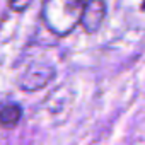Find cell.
<instances>
[{"instance_id": "cell-1", "label": "cell", "mask_w": 145, "mask_h": 145, "mask_svg": "<svg viewBox=\"0 0 145 145\" xmlns=\"http://www.w3.org/2000/svg\"><path fill=\"white\" fill-rule=\"evenodd\" d=\"M87 0H44L41 17L56 36H67L80 24Z\"/></svg>"}, {"instance_id": "cell-2", "label": "cell", "mask_w": 145, "mask_h": 145, "mask_svg": "<svg viewBox=\"0 0 145 145\" xmlns=\"http://www.w3.org/2000/svg\"><path fill=\"white\" fill-rule=\"evenodd\" d=\"M55 79V67L50 63H33L22 74L19 86L26 92H34L46 87Z\"/></svg>"}, {"instance_id": "cell-3", "label": "cell", "mask_w": 145, "mask_h": 145, "mask_svg": "<svg viewBox=\"0 0 145 145\" xmlns=\"http://www.w3.org/2000/svg\"><path fill=\"white\" fill-rule=\"evenodd\" d=\"M104 17H106L104 0H87L84 12H82V17H80V24H82L86 33L92 34V33L101 29V26L104 22Z\"/></svg>"}, {"instance_id": "cell-4", "label": "cell", "mask_w": 145, "mask_h": 145, "mask_svg": "<svg viewBox=\"0 0 145 145\" xmlns=\"http://www.w3.org/2000/svg\"><path fill=\"white\" fill-rule=\"evenodd\" d=\"M22 118V108L17 103H4L0 104V128H16Z\"/></svg>"}, {"instance_id": "cell-5", "label": "cell", "mask_w": 145, "mask_h": 145, "mask_svg": "<svg viewBox=\"0 0 145 145\" xmlns=\"http://www.w3.org/2000/svg\"><path fill=\"white\" fill-rule=\"evenodd\" d=\"M31 4H33V0H10V2H9V7H10V10H14V12H22V10H26Z\"/></svg>"}]
</instances>
